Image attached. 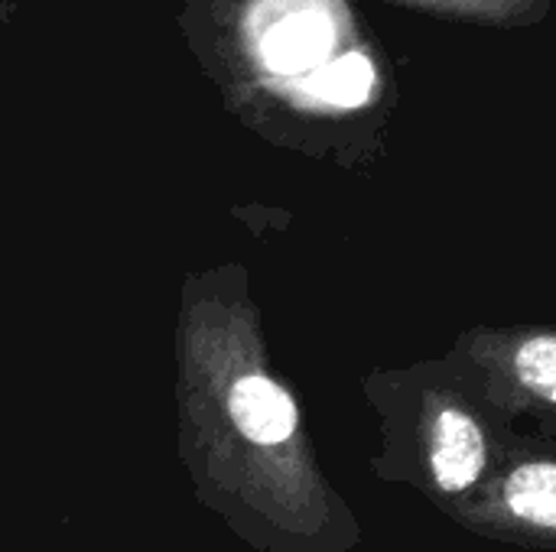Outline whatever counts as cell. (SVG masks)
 <instances>
[{
  "instance_id": "cell-1",
  "label": "cell",
  "mask_w": 556,
  "mask_h": 552,
  "mask_svg": "<svg viewBox=\"0 0 556 552\" xmlns=\"http://www.w3.org/2000/svg\"><path fill=\"white\" fill-rule=\"evenodd\" d=\"M179 462L195 501L257 552H358L362 524L274 371L241 264L192 270L176 312Z\"/></svg>"
},
{
  "instance_id": "cell-2",
  "label": "cell",
  "mask_w": 556,
  "mask_h": 552,
  "mask_svg": "<svg viewBox=\"0 0 556 552\" xmlns=\"http://www.w3.org/2000/svg\"><path fill=\"white\" fill-rule=\"evenodd\" d=\"M176 26L225 111L264 143L349 172L384 163L397 62L352 0H182Z\"/></svg>"
},
{
  "instance_id": "cell-3",
  "label": "cell",
  "mask_w": 556,
  "mask_h": 552,
  "mask_svg": "<svg viewBox=\"0 0 556 552\" xmlns=\"http://www.w3.org/2000/svg\"><path fill=\"white\" fill-rule=\"evenodd\" d=\"M362 394L381 439L368 462L371 475L417 491L446 517L489 488L518 439L446 355L375 368Z\"/></svg>"
},
{
  "instance_id": "cell-4",
  "label": "cell",
  "mask_w": 556,
  "mask_h": 552,
  "mask_svg": "<svg viewBox=\"0 0 556 552\" xmlns=\"http://www.w3.org/2000/svg\"><path fill=\"white\" fill-rule=\"evenodd\" d=\"M443 355L511 426L531 420L556 442V325H472Z\"/></svg>"
},
{
  "instance_id": "cell-5",
  "label": "cell",
  "mask_w": 556,
  "mask_h": 552,
  "mask_svg": "<svg viewBox=\"0 0 556 552\" xmlns=\"http://www.w3.org/2000/svg\"><path fill=\"white\" fill-rule=\"evenodd\" d=\"M450 521L485 540L556 550V442L518 433L489 488Z\"/></svg>"
},
{
  "instance_id": "cell-6",
  "label": "cell",
  "mask_w": 556,
  "mask_h": 552,
  "mask_svg": "<svg viewBox=\"0 0 556 552\" xmlns=\"http://www.w3.org/2000/svg\"><path fill=\"white\" fill-rule=\"evenodd\" d=\"M437 20L472 23L489 29H531L554 13V0H384Z\"/></svg>"
},
{
  "instance_id": "cell-7",
  "label": "cell",
  "mask_w": 556,
  "mask_h": 552,
  "mask_svg": "<svg viewBox=\"0 0 556 552\" xmlns=\"http://www.w3.org/2000/svg\"><path fill=\"white\" fill-rule=\"evenodd\" d=\"M13 13H16V3H13V0H0V33L10 26Z\"/></svg>"
}]
</instances>
